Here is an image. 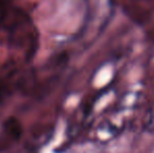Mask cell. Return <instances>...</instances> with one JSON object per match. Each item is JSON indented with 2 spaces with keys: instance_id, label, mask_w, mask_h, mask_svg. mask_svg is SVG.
Wrapping results in <instances>:
<instances>
[{
  "instance_id": "cell-3",
  "label": "cell",
  "mask_w": 154,
  "mask_h": 153,
  "mask_svg": "<svg viewBox=\"0 0 154 153\" xmlns=\"http://www.w3.org/2000/svg\"><path fill=\"white\" fill-rule=\"evenodd\" d=\"M4 90H5V88H4V86L2 85L1 81H0V101H1V100H2V98H3Z\"/></svg>"
},
{
  "instance_id": "cell-1",
  "label": "cell",
  "mask_w": 154,
  "mask_h": 153,
  "mask_svg": "<svg viewBox=\"0 0 154 153\" xmlns=\"http://www.w3.org/2000/svg\"><path fill=\"white\" fill-rule=\"evenodd\" d=\"M3 130L4 134L8 137H10L11 141H17L20 137L21 133H22V128L21 125L16 118H8L3 125Z\"/></svg>"
},
{
  "instance_id": "cell-2",
  "label": "cell",
  "mask_w": 154,
  "mask_h": 153,
  "mask_svg": "<svg viewBox=\"0 0 154 153\" xmlns=\"http://www.w3.org/2000/svg\"><path fill=\"white\" fill-rule=\"evenodd\" d=\"M143 128L149 133H154V101L149 105L143 120Z\"/></svg>"
}]
</instances>
